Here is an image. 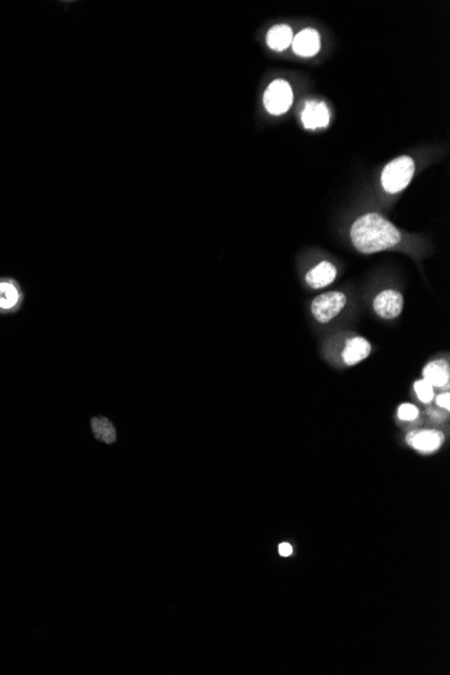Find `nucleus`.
I'll list each match as a JSON object with an SVG mask.
<instances>
[{"mask_svg": "<svg viewBox=\"0 0 450 675\" xmlns=\"http://www.w3.org/2000/svg\"><path fill=\"white\" fill-rule=\"evenodd\" d=\"M24 284L14 277H0V317H11L24 309Z\"/></svg>", "mask_w": 450, "mask_h": 675, "instance_id": "nucleus-3", "label": "nucleus"}, {"mask_svg": "<svg viewBox=\"0 0 450 675\" xmlns=\"http://www.w3.org/2000/svg\"><path fill=\"white\" fill-rule=\"evenodd\" d=\"M418 414H419L418 409L410 403H404L398 409V417L402 420H414L418 418Z\"/></svg>", "mask_w": 450, "mask_h": 675, "instance_id": "nucleus-16", "label": "nucleus"}, {"mask_svg": "<svg viewBox=\"0 0 450 675\" xmlns=\"http://www.w3.org/2000/svg\"><path fill=\"white\" fill-rule=\"evenodd\" d=\"M91 429L97 441L112 445L118 440V432L112 420L105 417H94L91 419Z\"/></svg>", "mask_w": 450, "mask_h": 675, "instance_id": "nucleus-13", "label": "nucleus"}, {"mask_svg": "<svg viewBox=\"0 0 450 675\" xmlns=\"http://www.w3.org/2000/svg\"><path fill=\"white\" fill-rule=\"evenodd\" d=\"M293 30L286 24L274 26L267 34V45L272 50L282 51L293 42Z\"/></svg>", "mask_w": 450, "mask_h": 675, "instance_id": "nucleus-14", "label": "nucleus"}, {"mask_svg": "<svg viewBox=\"0 0 450 675\" xmlns=\"http://www.w3.org/2000/svg\"><path fill=\"white\" fill-rule=\"evenodd\" d=\"M337 270L329 262H321L317 267L310 270L306 275V283L313 289H322L336 280Z\"/></svg>", "mask_w": 450, "mask_h": 675, "instance_id": "nucleus-11", "label": "nucleus"}, {"mask_svg": "<svg viewBox=\"0 0 450 675\" xmlns=\"http://www.w3.org/2000/svg\"><path fill=\"white\" fill-rule=\"evenodd\" d=\"M449 366L445 360H435L424 368V380L433 387H447L449 384Z\"/></svg>", "mask_w": 450, "mask_h": 675, "instance_id": "nucleus-12", "label": "nucleus"}, {"mask_svg": "<svg viewBox=\"0 0 450 675\" xmlns=\"http://www.w3.org/2000/svg\"><path fill=\"white\" fill-rule=\"evenodd\" d=\"M437 404L445 410L450 409V395L448 393H444L441 395L437 396Z\"/></svg>", "mask_w": 450, "mask_h": 675, "instance_id": "nucleus-17", "label": "nucleus"}, {"mask_svg": "<svg viewBox=\"0 0 450 675\" xmlns=\"http://www.w3.org/2000/svg\"><path fill=\"white\" fill-rule=\"evenodd\" d=\"M407 443L421 453H433L444 443V434L437 430H419L407 436Z\"/></svg>", "mask_w": 450, "mask_h": 675, "instance_id": "nucleus-7", "label": "nucleus"}, {"mask_svg": "<svg viewBox=\"0 0 450 675\" xmlns=\"http://www.w3.org/2000/svg\"><path fill=\"white\" fill-rule=\"evenodd\" d=\"M293 50L302 57H313L320 51V34L314 28L302 30L293 38Z\"/></svg>", "mask_w": 450, "mask_h": 675, "instance_id": "nucleus-9", "label": "nucleus"}, {"mask_svg": "<svg viewBox=\"0 0 450 675\" xmlns=\"http://www.w3.org/2000/svg\"><path fill=\"white\" fill-rule=\"evenodd\" d=\"M263 103L270 114L282 115L293 104L291 87L284 80H275L266 89Z\"/></svg>", "mask_w": 450, "mask_h": 675, "instance_id": "nucleus-4", "label": "nucleus"}, {"mask_svg": "<svg viewBox=\"0 0 450 675\" xmlns=\"http://www.w3.org/2000/svg\"><path fill=\"white\" fill-rule=\"evenodd\" d=\"M329 111L322 101H308L302 111V123L308 130L324 128L329 124Z\"/></svg>", "mask_w": 450, "mask_h": 675, "instance_id": "nucleus-8", "label": "nucleus"}, {"mask_svg": "<svg viewBox=\"0 0 450 675\" xmlns=\"http://www.w3.org/2000/svg\"><path fill=\"white\" fill-rule=\"evenodd\" d=\"M414 170V161L410 157L397 158L384 167L381 173V185L388 193H399L410 184Z\"/></svg>", "mask_w": 450, "mask_h": 675, "instance_id": "nucleus-2", "label": "nucleus"}, {"mask_svg": "<svg viewBox=\"0 0 450 675\" xmlns=\"http://www.w3.org/2000/svg\"><path fill=\"white\" fill-rule=\"evenodd\" d=\"M374 309L379 317L386 320L399 317L403 310L402 294L395 290L381 291L374 301Z\"/></svg>", "mask_w": 450, "mask_h": 675, "instance_id": "nucleus-6", "label": "nucleus"}, {"mask_svg": "<svg viewBox=\"0 0 450 675\" xmlns=\"http://www.w3.org/2000/svg\"><path fill=\"white\" fill-rule=\"evenodd\" d=\"M414 390L417 393L418 399L421 402H424V403H430L433 400V398H434L433 386L430 383H427L426 380H418V382H415Z\"/></svg>", "mask_w": 450, "mask_h": 675, "instance_id": "nucleus-15", "label": "nucleus"}, {"mask_svg": "<svg viewBox=\"0 0 450 675\" xmlns=\"http://www.w3.org/2000/svg\"><path fill=\"white\" fill-rule=\"evenodd\" d=\"M279 554H281L282 557H288V556H291V554H293V547H291V545H288V543H282V545L279 546Z\"/></svg>", "mask_w": 450, "mask_h": 675, "instance_id": "nucleus-18", "label": "nucleus"}, {"mask_svg": "<svg viewBox=\"0 0 450 675\" xmlns=\"http://www.w3.org/2000/svg\"><path fill=\"white\" fill-rule=\"evenodd\" d=\"M401 232L378 213L358 217L351 228V239L361 254H375L401 241Z\"/></svg>", "mask_w": 450, "mask_h": 675, "instance_id": "nucleus-1", "label": "nucleus"}, {"mask_svg": "<svg viewBox=\"0 0 450 675\" xmlns=\"http://www.w3.org/2000/svg\"><path fill=\"white\" fill-rule=\"evenodd\" d=\"M371 353V344L363 337L349 339L343 350V359L347 366H355L368 357Z\"/></svg>", "mask_w": 450, "mask_h": 675, "instance_id": "nucleus-10", "label": "nucleus"}, {"mask_svg": "<svg viewBox=\"0 0 450 675\" xmlns=\"http://www.w3.org/2000/svg\"><path fill=\"white\" fill-rule=\"evenodd\" d=\"M347 297L343 293H327L317 297L311 303V311L317 321L327 324L345 307Z\"/></svg>", "mask_w": 450, "mask_h": 675, "instance_id": "nucleus-5", "label": "nucleus"}]
</instances>
